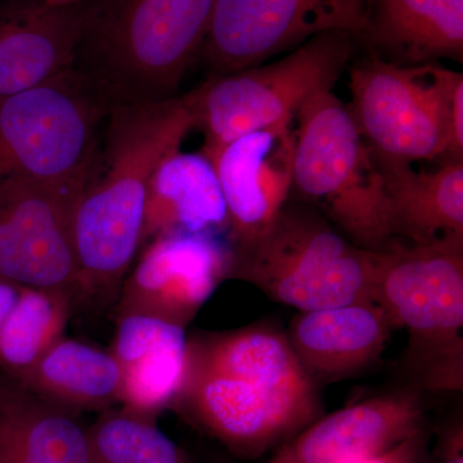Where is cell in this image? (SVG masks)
Segmentation results:
<instances>
[{
  "instance_id": "cell-1",
  "label": "cell",
  "mask_w": 463,
  "mask_h": 463,
  "mask_svg": "<svg viewBox=\"0 0 463 463\" xmlns=\"http://www.w3.org/2000/svg\"><path fill=\"white\" fill-rule=\"evenodd\" d=\"M170 408L245 459L281 447L323 416L318 385L273 321L187 337Z\"/></svg>"
},
{
  "instance_id": "cell-2",
  "label": "cell",
  "mask_w": 463,
  "mask_h": 463,
  "mask_svg": "<svg viewBox=\"0 0 463 463\" xmlns=\"http://www.w3.org/2000/svg\"><path fill=\"white\" fill-rule=\"evenodd\" d=\"M194 129L184 94L109 109L72 219L76 279L72 300H118L141 250L149 181L164 157Z\"/></svg>"
},
{
  "instance_id": "cell-3",
  "label": "cell",
  "mask_w": 463,
  "mask_h": 463,
  "mask_svg": "<svg viewBox=\"0 0 463 463\" xmlns=\"http://www.w3.org/2000/svg\"><path fill=\"white\" fill-rule=\"evenodd\" d=\"M214 0H85L71 69L111 108L178 96L199 60Z\"/></svg>"
},
{
  "instance_id": "cell-4",
  "label": "cell",
  "mask_w": 463,
  "mask_h": 463,
  "mask_svg": "<svg viewBox=\"0 0 463 463\" xmlns=\"http://www.w3.org/2000/svg\"><path fill=\"white\" fill-rule=\"evenodd\" d=\"M232 249L230 279L298 312L373 301L380 251L358 248L301 201L288 200L263 233Z\"/></svg>"
},
{
  "instance_id": "cell-5",
  "label": "cell",
  "mask_w": 463,
  "mask_h": 463,
  "mask_svg": "<svg viewBox=\"0 0 463 463\" xmlns=\"http://www.w3.org/2000/svg\"><path fill=\"white\" fill-rule=\"evenodd\" d=\"M373 300L392 327L407 331L402 368L407 388L463 389V248L395 240L380 251Z\"/></svg>"
},
{
  "instance_id": "cell-6",
  "label": "cell",
  "mask_w": 463,
  "mask_h": 463,
  "mask_svg": "<svg viewBox=\"0 0 463 463\" xmlns=\"http://www.w3.org/2000/svg\"><path fill=\"white\" fill-rule=\"evenodd\" d=\"M294 192L358 248L385 251L395 242L373 149L332 90L312 97L295 118Z\"/></svg>"
},
{
  "instance_id": "cell-7",
  "label": "cell",
  "mask_w": 463,
  "mask_h": 463,
  "mask_svg": "<svg viewBox=\"0 0 463 463\" xmlns=\"http://www.w3.org/2000/svg\"><path fill=\"white\" fill-rule=\"evenodd\" d=\"M347 106L380 156L463 161V74L440 62L398 66L368 56L350 69Z\"/></svg>"
},
{
  "instance_id": "cell-8",
  "label": "cell",
  "mask_w": 463,
  "mask_h": 463,
  "mask_svg": "<svg viewBox=\"0 0 463 463\" xmlns=\"http://www.w3.org/2000/svg\"><path fill=\"white\" fill-rule=\"evenodd\" d=\"M355 44L354 33L332 30L273 62L210 75L184 94L194 129L203 133L201 152L210 156L245 134L295 123L304 103L321 91L334 90Z\"/></svg>"
},
{
  "instance_id": "cell-9",
  "label": "cell",
  "mask_w": 463,
  "mask_h": 463,
  "mask_svg": "<svg viewBox=\"0 0 463 463\" xmlns=\"http://www.w3.org/2000/svg\"><path fill=\"white\" fill-rule=\"evenodd\" d=\"M111 109L71 67L0 100V174L81 191Z\"/></svg>"
},
{
  "instance_id": "cell-10",
  "label": "cell",
  "mask_w": 463,
  "mask_h": 463,
  "mask_svg": "<svg viewBox=\"0 0 463 463\" xmlns=\"http://www.w3.org/2000/svg\"><path fill=\"white\" fill-rule=\"evenodd\" d=\"M367 0H214L201 56L210 75L260 65L322 33L355 38Z\"/></svg>"
},
{
  "instance_id": "cell-11",
  "label": "cell",
  "mask_w": 463,
  "mask_h": 463,
  "mask_svg": "<svg viewBox=\"0 0 463 463\" xmlns=\"http://www.w3.org/2000/svg\"><path fill=\"white\" fill-rule=\"evenodd\" d=\"M80 191L0 174V279L72 294V219Z\"/></svg>"
},
{
  "instance_id": "cell-12",
  "label": "cell",
  "mask_w": 463,
  "mask_h": 463,
  "mask_svg": "<svg viewBox=\"0 0 463 463\" xmlns=\"http://www.w3.org/2000/svg\"><path fill=\"white\" fill-rule=\"evenodd\" d=\"M125 277L116 319L146 316L187 328L216 288L230 279L227 233H170L149 241Z\"/></svg>"
},
{
  "instance_id": "cell-13",
  "label": "cell",
  "mask_w": 463,
  "mask_h": 463,
  "mask_svg": "<svg viewBox=\"0 0 463 463\" xmlns=\"http://www.w3.org/2000/svg\"><path fill=\"white\" fill-rule=\"evenodd\" d=\"M294 151L295 123H285L245 134L207 156L223 194L232 248L257 239L288 203Z\"/></svg>"
},
{
  "instance_id": "cell-14",
  "label": "cell",
  "mask_w": 463,
  "mask_h": 463,
  "mask_svg": "<svg viewBox=\"0 0 463 463\" xmlns=\"http://www.w3.org/2000/svg\"><path fill=\"white\" fill-rule=\"evenodd\" d=\"M425 431L421 392L407 388L322 416L279 447L267 463H355Z\"/></svg>"
},
{
  "instance_id": "cell-15",
  "label": "cell",
  "mask_w": 463,
  "mask_h": 463,
  "mask_svg": "<svg viewBox=\"0 0 463 463\" xmlns=\"http://www.w3.org/2000/svg\"><path fill=\"white\" fill-rule=\"evenodd\" d=\"M85 11V0L66 5L17 0L0 5V100L71 67Z\"/></svg>"
},
{
  "instance_id": "cell-16",
  "label": "cell",
  "mask_w": 463,
  "mask_h": 463,
  "mask_svg": "<svg viewBox=\"0 0 463 463\" xmlns=\"http://www.w3.org/2000/svg\"><path fill=\"white\" fill-rule=\"evenodd\" d=\"M392 330L379 304L361 301L298 312L285 331L304 371L319 386L352 379L376 365Z\"/></svg>"
},
{
  "instance_id": "cell-17",
  "label": "cell",
  "mask_w": 463,
  "mask_h": 463,
  "mask_svg": "<svg viewBox=\"0 0 463 463\" xmlns=\"http://www.w3.org/2000/svg\"><path fill=\"white\" fill-rule=\"evenodd\" d=\"M374 157L392 239L414 246L463 248V161L416 172L411 163Z\"/></svg>"
},
{
  "instance_id": "cell-18",
  "label": "cell",
  "mask_w": 463,
  "mask_h": 463,
  "mask_svg": "<svg viewBox=\"0 0 463 463\" xmlns=\"http://www.w3.org/2000/svg\"><path fill=\"white\" fill-rule=\"evenodd\" d=\"M356 42L398 66L463 61V0H367Z\"/></svg>"
},
{
  "instance_id": "cell-19",
  "label": "cell",
  "mask_w": 463,
  "mask_h": 463,
  "mask_svg": "<svg viewBox=\"0 0 463 463\" xmlns=\"http://www.w3.org/2000/svg\"><path fill=\"white\" fill-rule=\"evenodd\" d=\"M111 353L120 371V404L156 417L181 388L187 356L185 328L146 316L116 319Z\"/></svg>"
},
{
  "instance_id": "cell-20",
  "label": "cell",
  "mask_w": 463,
  "mask_h": 463,
  "mask_svg": "<svg viewBox=\"0 0 463 463\" xmlns=\"http://www.w3.org/2000/svg\"><path fill=\"white\" fill-rule=\"evenodd\" d=\"M227 231V207L212 161L201 151L181 149L164 157L149 181L141 249L164 234Z\"/></svg>"
},
{
  "instance_id": "cell-21",
  "label": "cell",
  "mask_w": 463,
  "mask_h": 463,
  "mask_svg": "<svg viewBox=\"0 0 463 463\" xmlns=\"http://www.w3.org/2000/svg\"><path fill=\"white\" fill-rule=\"evenodd\" d=\"M0 463H91L87 429L75 413L3 377Z\"/></svg>"
},
{
  "instance_id": "cell-22",
  "label": "cell",
  "mask_w": 463,
  "mask_h": 463,
  "mask_svg": "<svg viewBox=\"0 0 463 463\" xmlns=\"http://www.w3.org/2000/svg\"><path fill=\"white\" fill-rule=\"evenodd\" d=\"M12 380L72 413L120 403V371L111 353L66 337Z\"/></svg>"
},
{
  "instance_id": "cell-23",
  "label": "cell",
  "mask_w": 463,
  "mask_h": 463,
  "mask_svg": "<svg viewBox=\"0 0 463 463\" xmlns=\"http://www.w3.org/2000/svg\"><path fill=\"white\" fill-rule=\"evenodd\" d=\"M72 294L61 288H24L0 326V367L14 379L63 337Z\"/></svg>"
},
{
  "instance_id": "cell-24",
  "label": "cell",
  "mask_w": 463,
  "mask_h": 463,
  "mask_svg": "<svg viewBox=\"0 0 463 463\" xmlns=\"http://www.w3.org/2000/svg\"><path fill=\"white\" fill-rule=\"evenodd\" d=\"M156 420L121 405L102 411L87 429L91 463H196Z\"/></svg>"
},
{
  "instance_id": "cell-25",
  "label": "cell",
  "mask_w": 463,
  "mask_h": 463,
  "mask_svg": "<svg viewBox=\"0 0 463 463\" xmlns=\"http://www.w3.org/2000/svg\"><path fill=\"white\" fill-rule=\"evenodd\" d=\"M355 463H428V434L423 431L383 455Z\"/></svg>"
},
{
  "instance_id": "cell-26",
  "label": "cell",
  "mask_w": 463,
  "mask_h": 463,
  "mask_svg": "<svg viewBox=\"0 0 463 463\" xmlns=\"http://www.w3.org/2000/svg\"><path fill=\"white\" fill-rule=\"evenodd\" d=\"M438 463H463V431L461 423H456L444 435Z\"/></svg>"
},
{
  "instance_id": "cell-27",
  "label": "cell",
  "mask_w": 463,
  "mask_h": 463,
  "mask_svg": "<svg viewBox=\"0 0 463 463\" xmlns=\"http://www.w3.org/2000/svg\"><path fill=\"white\" fill-rule=\"evenodd\" d=\"M25 286L18 285L9 279H0V326L3 325L12 307L16 304Z\"/></svg>"
},
{
  "instance_id": "cell-28",
  "label": "cell",
  "mask_w": 463,
  "mask_h": 463,
  "mask_svg": "<svg viewBox=\"0 0 463 463\" xmlns=\"http://www.w3.org/2000/svg\"><path fill=\"white\" fill-rule=\"evenodd\" d=\"M43 2L50 3V5H75V3L84 2V0H43Z\"/></svg>"
},
{
  "instance_id": "cell-29",
  "label": "cell",
  "mask_w": 463,
  "mask_h": 463,
  "mask_svg": "<svg viewBox=\"0 0 463 463\" xmlns=\"http://www.w3.org/2000/svg\"><path fill=\"white\" fill-rule=\"evenodd\" d=\"M218 463H233V462L227 461V459H219Z\"/></svg>"
}]
</instances>
